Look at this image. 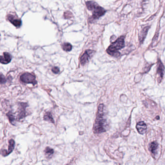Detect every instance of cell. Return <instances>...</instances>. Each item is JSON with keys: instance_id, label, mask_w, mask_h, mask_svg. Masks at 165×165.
<instances>
[{"instance_id": "1", "label": "cell", "mask_w": 165, "mask_h": 165, "mask_svg": "<svg viewBox=\"0 0 165 165\" xmlns=\"http://www.w3.org/2000/svg\"><path fill=\"white\" fill-rule=\"evenodd\" d=\"M103 104H100L98 108L97 115L93 127L95 133L99 134L106 132L107 127V121L105 116Z\"/></svg>"}, {"instance_id": "2", "label": "cell", "mask_w": 165, "mask_h": 165, "mask_svg": "<svg viewBox=\"0 0 165 165\" xmlns=\"http://www.w3.org/2000/svg\"><path fill=\"white\" fill-rule=\"evenodd\" d=\"M125 47V37H120L114 42L112 43L107 49V52L110 55L115 57H118L120 55L119 50Z\"/></svg>"}, {"instance_id": "3", "label": "cell", "mask_w": 165, "mask_h": 165, "mask_svg": "<svg viewBox=\"0 0 165 165\" xmlns=\"http://www.w3.org/2000/svg\"><path fill=\"white\" fill-rule=\"evenodd\" d=\"M86 4L88 9L93 11V19H99L106 13V10L95 1H87Z\"/></svg>"}, {"instance_id": "4", "label": "cell", "mask_w": 165, "mask_h": 165, "mask_svg": "<svg viewBox=\"0 0 165 165\" xmlns=\"http://www.w3.org/2000/svg\"><path fill=\"white\" fill-rule=\"evenodd\" d=\"M20 81L25 83H30L33 85L37 84V81H36L35 77L32 74L29 73H25L23 74L20 77Z\"/></svg>"}, {"instance_id": "5", "label": "cell", "mask_w": 165, "mask_h": 165, "mask_svg": "<svg viewBox=\"0 0 165 165\" xmlns=\"http://www.w3.org/2000/svg\"><path fill=\"white\" fill-rule=\"evenodd\" d=\"M95 53V51L92 50H87L85 52L84 54L82 55L81 58V63L82 66L84 65L85 63L88 62L90 59L92 57L93 54Z\"/></svg>"}, {"instance_id": "6", "label": "cell", "mask_w": 165, "mask_h": 165, "mask_svg": "<svg viewBox=\"0 0 165 165\" xmlns=\"http://www.w3.org/2000/svg\"><path fill=\"white\" fill-rule=\"evenodd\" d=\"M15 143L13 139L10 140L9 141V147H8V151H7L6 150H1V155L3 156H7L9 155V154H11L15 147Z\"/></svg>"}, {"instance_id": "7", "label": "cell", "mask_w": 165, "mask_h": 165, "mask_svg": "<svg viewBox=\"0 0 165 165\" xmlns=\"http://www.w3.org/2000/svg\"><path fill=\"white\" fill-rule=\"evenodd\" d=\"M19 113L18 114V119H22L25 117L26 110L25 109L28 106L27 104L25 103H19Z\"/></svg>"}, {"instance_id": "8", "label": "cell", "mask_w": 165, "mask_h": 165, "mask_svg": "<svg viewBox=\"0 0 165 165\" xmlns=\"http://www.w3.org/2000/svg\"><path fill=\"white\" fill-rule=\"evenodd\" d=\"M8 19L10 21V22L15 26L16 27V28H19L22 25L21 20L12 15H9L8 16Z\"/></svg>"}, {"instance_id": "9", "label": "cell", "mask_w": 165, "mask_h": 165, "mask_svg": "<svg viewBox=\"0 0 165 165\" xmlns=\"http://www.w3.org/2000/svg\"><path fill=\"white\" fill-rule=\"evenodd\" d=\"M11 60L12 56L8 52H4L3 56H0V63L2 64H8Z\"/></svg>"}, {"instance_id": "10", "label": "cell", "mask_w": 165, "mask_h": 165, "mask_svg": "<svg viewBox=\"0 0 165 165\" xmlns=\"http://www.w3.org/2000/svg\"><path fill=\"white\" fill-rule=\"evenodd\" d=\"M164 66L160 60L158 62V70H157V75L158 76V79L161 81L163 77L164 76ZM159 81V82H160Z\"/></svg>"}, {"instance_id": "11", "label": "cell", "mask_w": 165, "mask_h": 165, "mask_svg": "<svg viewBox=\"0 0 165 165\" xmlns=\"http://www.w3.org/2000/svg\"><path fill=\"white\" fill-rule=\"evenodd\" d=\"M136 128L138 132L140 134L143 135L146 132V130H147V126L143 122H140L137 125Z\"/></svg>"}, {"instance_id": "12", "label": "cell", "mask_w": 165, "mask_h": 165, "mask_svg": "<svg viewBox=\"0 0 165 165\" xmlns=\"http://www.w3.org/2000/svg\"><path fill=\"white\" fill-rule=\"evenodd\" d=\"M149 28L150 27L149 26L146 27L141 31V33L140 34V36H139V40H140V43L141 44H142L144 40H145V37L147 34L148 31L149 30Z\"/></svg>"}, {"instance_id": "13", "label": "cell", "mask_w": 165, "mask_h": 165, "mask_svg": "<svg viewBox=\"0 0 165 165\" xmlns=\"http://www.w3.org/2000/svg\"><path fill=\"white\" fill-rule=\"evenodd\" d=\"M149 146H149V150L152 152V154L154 155H155L158 147V143H156V141H154V142L152 143H150Z\"/></svg>"}, {"instance_id": "14", "label": "cell", "mask_w": 165, "mask_h": 165, "mask_svg": "<svg viewBox=\"0 0 165 165\" xmlns=\"http://www.w3.org/2000/svg\"><path fill=\"white\" fill-rule=\"evenodd\" d=\"M44 120L49 122L54 123V121L51 112H47L44 116Z\"/></svg>"}, {"instance_id": "15", "label": "cell", "mask_w": 165, "mask_h": 165, "mask_svg": "<svg viewBox=\"0 0 165 165\" xmlns=\"http://www.w3.org/2000/svg\"><path fill=\"white\" fill-rule=\"evenodd\" d=\"M62 48L63 51L66 52H70L72 49V46L70 43H65L62 46Z\"/></svg>"}, {"instance_id": "16", "label": "cell", "mask_w": 165, "mask_h": 165, "mask_svg": "<svg viewBox=\"0 0 165 165\" xmlns=\"http://www.w3.org/2000/svg\"><path fill=\"white\" fill-rule=\"evenodd\" d=\"M45 153L46 155H47V156H51V155H52L53 153H54V150H53V149H52V148H51L48 147L46 148Z\"/></svg>"}, {"instance_id": "17", "label": "cell", "mask_w": 165, "mask_h": 165, "mask_svg": "<svg viewBox=\"0 0 165 165\" xmlns=\"http://www.w3.org/2000/svg\"><path fill=\"white\" fill-rule=\"evenodd\" d=\"M7 116L9 118V121L12 124L13 122L15 120V117H14L13 114L11 112H8V113H7Z\"/></svg>"}, {"instance_id": "18", "label": "cell", "mask_w": 165, "mask_h": 165, "mask_svg": "<svg viewBox=\"0 0 165 165\" xmlns=\"http://www.w3.org/2000/svg\"><path fill=\"white\" fill-rule=\"evenodd\" d=\"M73 16V14L70 11H66L64 13V17L65 19H68L72 18Z\"/></svg>"}, {"instance_id": "19", "label": "cell", "mask_w": 165, "mask_h": 165, "mask_svg": "<svg viewBox=\"0 0 165 165\" xmlns=\"http://www.w3.org/2000/svg\"><path fill=\"white\" fill-rule=\"evenodd\" d=\"M7 82V79L1 73H0V83L4 84Z\"/></svg>"}, {"instance_id": "20", "label": "cell", "mask_w": 165, "mask_h": 165, "mask_svg": "<svg viewBox=\"0 0 165 165\" xmlns=\"http://www.w3.org/2000/svg\"><path fill=\"white\" fill-rule=\"evenodd\" d=\"M52 71L54 74H58L60 72L59 68H58V67H53L52 69Z\"/></svg>"}]
</instances>
